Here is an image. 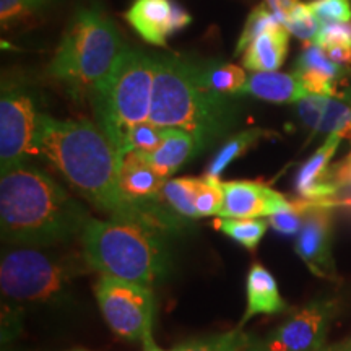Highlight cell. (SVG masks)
Returning a JSON list of instances; mask_svg holds the SVG:
<instances>
[{"instance_id":"6da1fadb","label":"cell","mask_w":351,"mask_h":351,"mask_svg":"<svg viewBox=\"0 0 351 351\" xmlns=\"http://www.w3.org/2000/svg\"><path fill=\"white\" fill-rule=\"evenodd\" d=\"M36 143L39 153L64 174L78 194L111 219L160 234L178 228V219L163 210L160 200L137 204L124 195L119 184V155L98 125L39 114Z\"/></svg>"},{"instance_id":"7a4b0ae2","label":"cell","mask_w":351,"mask_h":351,"mask_svg":"<svg viewBox=\"0 0 351 351\" xmlns=\"http://www.w3.org/2000/svg\"><path fill=\"white\" fill-rule=\"evenodd\" d=\"M91 217L51 176L20 165L0 178L2 239L46 247L82 236Z\"/></svg>"},{"instance_id":"3957f363","label":"cell","mask_w":351,"mask_h":351,"mask_svg":"<svg viewBox=\"0 0 351 351\" xmlns=\"http://www.w3.org/2000/svg\"><path fill=\"white\" fill-rule=\"evenodd\" d=\"M239 119L241 106L232 95L212 90L202 78L199 64L178 57H156L153 124L187 132L205 148L230 134Z\"/></svg>"},{"instance_id":"277c9868","label":"cell","mask_w":351,"mask_h":351,"mask_svg":"<svg viewBox=\"0 0 351 351\" xmlns=\"http://www.w3.org/2000/svg\"><path fill=\"white\" fill-rule=\"evenodd\" d=\"M114 21L98 7L78 10L65 29L47 73L72 95H90L125 52Z\"/></svg>"},{"instance_id":"5b68a950","label":"cell","mask_w":351,"mask_h":351,"mask_svg":"<svg viewBox=\"0 0 351 351\" xmlns=\"http://www.w3.org/2000/svg\"><path fill=\"white\" fill-rule=\"evenodd\" d=\"M85 262L101 275L152 288L168 271L160 232L117 219L91 218L82 232Z\"/></svg>"},{"instance_id":"8992f818","label":"cell","mask_w":351,"mask_h":351,"mask_svg":"<svg viewBox=\"0 0 351 351\" xmlns=\"http://www.w3.org/2000/svg\"><path fill=\"white\" fill-rule=\"evenodd\" d=\"M156 57L125 49L106 80L91 93L98 127L119 153L127 130L150 121Z\"/></svg>"},{"instance_id":"52a82bcc","label":"cell","mask_w":351,"mask_h":351,"mask_svg":"<svg viewBox=\"0 0 351 351\" xmlns=\"http://www.w3.org/2000/svg\"><path fill=\"white\" fill-rule=\"evenodd\" d=\"M73 267L59 256L33 245L5 249L0 262V288L5 301L51 302L65 295Z\"/></svg>"},{"instance_id":"ba28073f","label":"cell","mask_w":351,"mask_h":351,"mask_svg":"<svg viewBox=\"0 0 351 351\" xmlns=\"http://www.w3.org/2000/svg\"><path fill=\"white\" fill-rule=\"evenodd\" d=\"M101 314L122 339L148 346L153 343L155 298L143 285L101 275L95 285Z\"/></svg>"},{"instance_id":"9c48e42d","label":"cell","mask_w":351,"mask_h":351,"mask_svg":"<svg viewBox=\"0 0 351 351\" xmlns=\"http://www.w3.org/2000/svg\"><path fill=\"white\" fill-rule=\"evenodd\" d=\"M38 119L34 101L20 88H2L0 98V173L25 165L39 153Z\"/></svg>"},{"instance_id":"30bf717a","label":"cell","mask_w":351,"mask_h":351,"mask_svg":"<svg viewBox=\"0 0 351 351\" xmlns=\"http://www.w3.org/2000/svg\"><path fill=\"white\" fill-rule=\"evenodd\" d=\"M339 307L333 300H317L293 313L265 339H257L254 351H319Z\"/></svg>"},{"instance_id":"8fae6325","label":"cell","mask_w":351,"mask_h":351,"mask_svg":"<svg viewBox=\"0 0 351 351\" xmlns=\"http://www.w3.org/2000/svg\"><path fill=\"white\" fill-rule=\"evenodd\" d=\"M302 210V228L296 238L295 251L314 275L333 280L337 276L332 257L330 208L298 202Z\"/></svg>"},{"instance_id":"7c38bea8","label":"cell","mask_w":351,"mask_h":351,"mask_svg":"<svg viewBox=\"0 0 351 351\" xmlns=\"http://www.w3.org/2000/svg\"><path fill=\"white\" fill-rule=\"evenodd\" d=\"M125 20L143 41L166 46L171 34L186 28L192 19L186 8L173 0H134Z\"/></svg>"},{"instance_id":"4fadbf2b","label":"cell","mask_w":351,"mask_h":351,"mask_svg":"<svg viewBox=\"0 0 351 351\" xmlns=\"http://www.w3.org/2000/svg\"><path fill=\"white\" fill-rule=\"evenodd\" d=\"M223 207L219 218H263L291 207V204L269 186L254 181L221 182Z\"/></svg>"},{"instance_id":"5bb4252c","label":"cell","mask_w":351,"mask_h":351,"mask_svg":"<svg viewBox=\"0 0 351 351\" xmlns=\"http://www.w3.org/2000/svg\"><path fill=\"white\" fill-rule=\"evenodd\" d=\"M341 137L330 134L322 147L301 166L295 178L296 194L301 197L302 204L319 205L330 208L333 187L328 179L330 174V160L339 150Z\"/></svg>"},{"instance_id":"9a60e30c","label":"cell","mask_w":351,"mask_h":351,"mask_svg":"<svg viewBox=\"0 0 351 351\" xmlns=\"http://www.w3.org/2000/svg\"><path fill=\"white\" fill-rule=\"evenodd\" d=\"M298 116L315 132L339 134L351 140V103L324 95H306L298 101Z\"/></svg>"},{"instance_id":"2e32d148","label":"cell","mask_w":351,"mask_h":351,"mask_svg":"<svg viewBox=\"0 0 351 351\" xmlns=\"http://www.w3.org/2000/svg\"><path fill=\"white\" fill-rule=\"evenodd\" d=\"M168 179L160 176L137 152H130L119 160V184L127 199L137 204L160 200Z\"/></svg>"},{"instance_id":"e0dca14e","label":"cell","mask_w":351,"mask_h":351,"mask_svg":"<svg viewBox=\"0 0 351 351\" xmlns=\"http://www.w3.org/2000/svg\"><path fill=\"white\" fill-rule=\"evenodd\" d=\"M245 291H247V307L238 326L239 328H243L256 315H271L287 309V302L280 296L275 276L261 263H252L249 269Z\"/></svg>"},{"instance_id":"ac0fdd59","label":"cell","mask_w":351,"mask_h":351,"mask_svg":"<svg viewBox=\"0 0 351 351\" xmlns=\"http://www.w3.org/2000/svg\"><path fill=\"white\" fill-rule=\"evenodd\" d=\"M202 150L194 135L179 129H166L163 143L150 153H140L158 174L168 179Z\"/></svg>"},{"instance_id":"d6986e66","label":"cell","mask_w":351,"mask_h":351,"mask_svg":"<svg viewBox=\"0 0 351 351\" xmlns=\"http://www.w3.org/2000/svg\"><path fill=\"white\" fill-rule=\"evenodd\" d=\"M241 95H251L270 103H296L307 95L298 73L252 72Z\"/></svg>"},{"instance_id":"ffe728a7","label":"cell","mask_w":351,"mask_h":351,"mask_svg":"<svg viewBox=\"0 0 351 351\" xmlns=\"http://www.w3.org/2000/svg\"><path fill=\"white\" fill-rule=\"evenodd\" d=\"M289 32L280 25L258 34L243 52L244 67L251 72H276L288 54Z\"/></svg>"},{"instance_id":"44dd1931","label":"cell","mask_w":351,"mask_h":351,"mask_svg":"<svg viewBox=\"0 0 351 351\" xmlns=\"http://www.w3.org/2000/svg\"><path fill=\"white\" fill-rule=\"evenodd\" d=\"M202 184H204V178L168 179L160 194V202L168 205L181 218H199L195 208V199Z\"/></svg>"},{"instance_id":"7402d4cb","label":"cell","mask_w":351,"mask_h":351,"mask_svg":"<svg viewBox=\"0 0 351 351\" xmlns=\"http://www.w3.org/2000/svg\"><path fill=\"white\" fill-rule=\"evenodd\" d=\"M267 135L269 134L262 129H249L232 135V137L228 138L226 143L215 153L212 163L208 165L207 174L205 176L210 179H219L223 171H225L232 161L238 160V158L244 155V153H247L254 145H257L263 137H267Z\"/></svg>"},{"instance_id":"603a6c76","label":"cell","mask_w":351,"mask_h":351,"mask_svg":"<svg viewBox=\"0 0 351 351\" xmlns=\"http://www.w3.org/2000/svg\"><path fill=\"white\" fill-rule=\"evenodd\" d=\"M199 70L205 83L212 90L223 95H241L249 78L244 69L234 64H199Z\"/></svg>"},{"instance_id":"cb8c5ba5","label":"cell","mask_w":351,"mask_h":351,"mask_svg":"<svg viewBox=\"0 0 351 351\" xmlns=\"http://www.w3.org/2000/svg\"><path fill=\"white\" fill-rule=\"evenodd\" d=\"M257 337L252 333L243 332V328L217 333V335L187 341L178 346L176 351H254Z\"/></svg>"},{"instance_id":"d4e9b609","label":"cell","mask_w":351,"mask_h":351,"mask_svg":"<svg viewBox=\"0 0 351 351\" xmlns=\"http://www.w3.org/2000/svg\"><path fill=\"white\" fill-rule=\"evenodd\" d=\"M215 226L247 251H256L265 234L269 221L262 218H219L215 221Z\"/></svg>"},{"instance_id":"484cf974","label":"cell","mask_w":351,"mask_h":351,"mask_svg":"<svg viewBox=\"0 0 351 351\" xmlns=\"http://www.w3.org/2000/svg\"><path fill=\"white\" fill-rule=\"evenodd\" d=\"M166 135L165 127L153 124L152 121L140 122V124L130 127L127 130L124 142L121 145L119 160L127 153L137 152V153H150L156 150L161 143H163Z\"/></svg>"},{"instance_id":"4316f807","label":"cell","mask_w":351,"mask_h":351,"mask_svg":"<svg viewBox=\"0 0 351 351\" xmlns=\"http://www.w3.org/2000/svg\"><path fill=\"white\" fill-rule=\"evenodd\" d=\"M280 25H283L282 20H280L278 16L270 10V7H267V3H261V5H257L251 12V15L247 16V20H245V25L243 32H241L238 44H236L234 54L239 56L241 52L247 49L249 44H251L258 34L269 32V29Z\"/></svg>"},{"instance_id":"83f0119b","label":"cell","mask_w":351,"mask_h":351,"mask_svg":"<svg viewBox=\"0 0 351 351\" xmlns=\"http://www.w3.org/2000/svg\"><path fill=\"white\" fill-rule=\"evenodd\" d=\"M285 26L289 33L307 43H314L319 36L320 28H322L315 13L311 10L309 3L302 2L293 8V12L285 21Z\"/></svg>"},{"instance_id":"f1b7e54d","label":"cell","mask_w":351,"mask_h":351,"mask_svg":"<svg viewBox=\"0 0 351 351\" xmlns=\"http://www.w3.org/2000/svg\"><path fill=\"white\" fill-rule=\"evenodd\" d=\"M328 179L333 187L330 208H351V152L339 165L332 166Z\"/></svg>"},{"instance_id":"f546056e","label":"cell","mask_w":351,"mask_h":351,"mask_svg":"<svg viewBox=\"0 0 351 351\" xmlns=\"http://www.w3.org/2000/svg\"><path fill=\"white\" fill-rule=\"evenodd\" d=\"M223 187L219 179H210L204 176V184H202L199 194L195 199V208L200 217H215L219 215L223 207Z\"/></svg>"},{"instance_id":"4dcf8cb0","label":"cell","mask_w":351,"mask_h":351,"mask_svg":"<svg viewBox=\"0 0 351 351\" xmlns=\"http://www.w3.org/2000/svg\"><path fill=\"white\" fill-rule=\"evenodd\" d=\"M52 0H0V20L2 26L15 25L16 21L28 19L33 13L41 12Z\"/></svg>"},{"instance_id":"1f68e13d","label":"cell","mask_w":351,"mask_h":351,"mask_svg":"<svg viewBox=\"0 0 351 351\" xmlns=\"http://www.w3.org/2000/svg\"><path fill=\"white\" fill-rule=\"evenodd\" d=\"M309 7L322 26L351 20L350 0H314Z\"/></svg>"},{"instance_id":"d6a6232c","label":"cell","mask_w":351,"mask_h":351,"mask_svg":"<svg viewBox=\"0 0 351 351\" xmlns=\"http://www.w3.org/2000/svg\"><path fill=\"white\" fill-rule=\"evenodd\" d=\"M302 210L298 204H291V207L282 212L274 213L269 217V225L274 228L276 232L285 236H298L302 228Z\"/></svg>"},{"instance_id":"836d02e7","label":"cell","mask_w":351,"mask_h":351,"mask_svg":"<svg viewBox=\"0 0 351 351\" xmlns=\"http://www.w3.org/2000/svg\"><path fill=\"white\" fill-rule=\"evenodd\" d=\"M314 43L319 44L320 47H327L330 44H348L351 46V20L324 25Z\"/></svg>"},{"instance_id":"e575fe53","label":"cell","mask_w":351,"mask_h":351,"mask_svg":"<svg viewBox=\"0 0 351 351\" xmlns=\"http://www.w3.org/2000/svg\"><path fill=\"white\" fill-rule=\"evenodd\" d=\"M21 330V317L20 309L15 307V302L5 301L2 302V343H7L15 339Z\"/></svg>"},{"instance_id":"d590c367","label":"cell","mask_w":351,"mask_h":351,"mask_svg":"<svg viewBox=\"0 0 351 351\" xmlns=\"http://www.w3.org/2000/svg\"><path fill=\"white\" fill-rule=\"evenodd\" d=\"M327 52L333 62H337L341 67L351 69V46L348 44H330V46L322 47Z\"/></svg>"},{"instance_id":"8d00e7d4","label":"cell","mask_w":351,"mask_h":351,"mask_svg":"<svg viewBox=\"0 0 351 351\" xmlns=\"http://www.w3.org/2000/svg\"><path fill=\"white\" fill-rule=\"evenodd\" d=\"M265 2L267 5L270 7V10L274 12L285 25V21H287V19L289 16V13H291L293 8L300 3V0H265Z\"/></svg>"},{"instance_id":"74e56055","label":"cell","mask_w":351,"mask_h":351,"mask_svg":"<svg viewBox=\"0 0 351 351\" xmlns=\"http://www.w3.org/2000/svg\"><path fill=\"white\" fill-rule=\"evenodd\" d=\"M346 346H348V341H341V343H335V345H326L319 351H346Z\"/></svg>"},{"instance_id":"f35d334b","label":"cell","mask_w":351,"mask_h":351,"mask_svg":"<svg viewBox=\"0 0 351 351\" xmlns=\"http://www.w3.org/2000/svg\"><path fill=\"white\" fill-rule=\"evenodd\" d=\"M145 351H166V350H161V348H158V346H156L155 343H152V345L145 346ZM171 351H176V350H171Z\"/></svg>"},{"instance_id":"ab89813d","label":"cell","mask_w":351,"mask_h":351,"mask_svg":"<svg viewBox=\"0 0 351 351\" xmlns=\"http://www.w3.org/2000/svg\"><path fill=\"white\" fill-rule=\"evenodd\" d=\"M69 351H90V350H85V348H73V350H69Z\"/></svg>"},{"instance_id":"60d3db41","label":"cell","mask_w":351,"mask_h":351,"mask_svg":"<svg viewBox=\"0 0 351 351\" xmlns=\"http://www.w3.org/2000/svg\"><path fill=\"white\" fill-rule=\"evenodd\" d=\"M346 351H351V340H348V346H346Z\"/></svg>"}]
</instances>
